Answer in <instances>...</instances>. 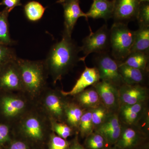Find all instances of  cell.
Returning <instances> with one entry per match:
<instances>
[{
  "label": "cell",
  "mask_w": 149,
  "mask_h": 149,
  "mask_svg": "<svg viewBox=\"0 0 149 149\" xmlns=\"http://www.w3.org/2000/svg\"><path fill=\"white\" fill-rule=\"evenodd\" d=\"M80 52V47L71 37L64 35L60 42L52 46L44 63L54 84L61 80L80 61L78 54Z\"/></svg>",
  "instance_id": "1"
},
{
  "label": "cell",
  "mask_w": 149,
  "mask_h": 149,
  "mask_svg": "<svg viewBox=\"0 0 149 149\" xmlns=\"http://www.w3.org/2000/svg\"><path fill=\"white\" fill-rule=\"evenodd\" d=\"M22 93L33 100L41 96L47 88L48 72L44 61H32L17 58Z\"/></svg>",
  "instance_id": "2"
},
{
  "label": "cell",
  "mask_w": 149,
  "mask_h": 149,
  "mask_svg": "<svg viewBox=\"0 0 149 149\" xmlns=\"http://www.w3.org/2000/svg\"><path fill=\"white\" fill-rule=\"evenodd\" d=\"M125 23L114 22L110 29L111 55L118 62L122 63L131 53L135 38V31Z\"/></svg>",
  "instance_id": "3"
},
{
  "label": "cell",
  "mask_w": 149,
  "mask_h": 149,
  "mask_svg": "<svg viewBox=\"0 0 149 149\" xmlns=\"http://www.w3.org/2000/svg\"><path fill=\"white\" fill-rule=\"evenodd\" d=\"M44 114L36 111H26L19 118V131L31 141L36 142L42 141L48 127H51L50 119L48 121L49 117Z\"/></svg>",
  "instance_id": "4"
},
{
  "label": "cell",
  "mask_w": 149,
  "mask_h": 149,
  "mask_svg": "<svg viewBox=\"0 0 149 149\" xmlns=\"http://www.w3.org/2000/svg\"><path fill=\"white\" fill-rule=\"evenodd\" d=\"M94 65L98 71L100 80L119 88L124 84L118 70L119 63L109 52L96 54Z\"/></svg>",
  "instance_id": "5"
},
{
  "label": "cell",
  "mask_w": 149,
  "mask_h": 149,
  "mask_svg": "<svg viewBox=\"0 0 149 149\" xmlns=\"http://www.w3.org/2000/svg\"><path fill=\"white\" fill-rule=\"evenodd\" d=\"M90 34L83 39V46L80 47L83 55L79 61L85 62L90 54H102L109 52L110 45V30L107 24H104L95 32L92 31L89 26Z\"/></svg>",
  "instance_id": "6"
},
{
  "label": "cell",
  "mask_w": 149,
  "mask_h": 149,
  "mask_svg": "<svg viewBox=\"0 0 149 149\" xmlns=\"http://www.w3.org/2000/svg\"><path fill=\"white\" fill-rule=\"evenodd\" d=\"M41 101L42 109L50 120L64 122L65 111L68 102L61 91L50 89L44 91Z\"/></svg>",
  "instance_id": "7"
},
{
  "label": "cell",
  "mask_w": 149,
  "mask_h": 149,
  "mask_svg": "<svg viewBox=\"0 0 149 149\" xmlns=\"http://www.w3.org/2000/svg\"><path fill=\"white\" fill-rule=\"evenodd\" d=\"M120 106L148 101L149 89L146 86L124 84L118 88Z\"/></svg>",
  "instance_id": "8"
},
{
  "label": "cell",
  "mask_w": 149,
  "mask_h": 149,
  "mask_svg": "<svg viewBox=\"0 0 149 149\" xmlns=\"http://www.w3.org/2000/svg\"><path fill=\"white\" fill-rule=\"evenodd\" d=\"M16 59L7 64L0 70V88L5 91L22 92L21 77Z\"/></svg>",
  "instance_id": "9"
},
{
  "label": "cell",
  "mask_w": 149,
  "mask_h": 149,
  "mask_svg": "<svg viewBox=\"0 0 149 149\" xmlns=\"http://www.w3.org/2000/svg\"><path fill=\"white\" fill-rule=\"evenodd\" d=\"M147 136L135 125L122 123L120 137L114 146L119 149H134L142 144Z\"/></svg>",
  "instance_id": "10"
},
{
  "label": "cell",
  "mask_w": 149,
  "mask_h": 149,
  "mask_svg": "<svg viewBox=\"0 0 149 149\" xmlns=\"http://www.w3.org/2000/svg\"><path fill=\"white\" fill-rule=\"evenodd\" d=\"M92 86L98 93L102 104L111 112H117L120 107L118 88L102 80Z\"/></svg>",
  "instance_id": "11"
},
{
  "label": "cell",
  "mask_w": 149,
  "mask_h": 149,
  "mask_svg": "<svg viewBox=\"0 0 149 149\" xmlns=\"http://www.w3.org/2000/svg\"><path fill=\"white\" fill-rule=\"evenodd\" d=\"M80 0H66L62 3L64 10V29L63 35L71 37L78 19L84 17L88 20L86 14L80 8Z\"/></svg>",
  "instance_id": "12"
},
{
  "label": "cell",
  "mask_w": 149,
  "mask_h": 149,
  "mask_svg": "<svg viewBox=\"0 0 149 149\" xmlns=\"http://www.w3.org/2000/svg\"><path fill=\"white\" fill-rule=\"evenodd\" d=\"M140 3L139 0H114L113 16L114 22L128 24L135 20Z\"/></svg>",
  "instance_id": "13"
},
{
  "label": "cell",
  "mask_w": 149,
  "mask_h": 149,
  "mask_svg": "<svg viewBox=\"0 0 149 149\" xmlns=\"http://www.w3.org/2000/svg\"><path fill=\"white\" fill-rule=\"evenodd\" d=\"M122 123L119 120L117 112H112L94 131L103 136L111 146L116 143L120 137Z\"/></svg>",
  "instance_id": "14"
},
{
  "label": "cell",
  "mask_w": 149,
  "mask_h": 149,
  "mask_svg": "<svg viewBox=\"0 0 149 149\" xmlns=\"http://www.w3.org/2000/svg\"><path fill=\"white\" fill-rule=\"evenodd\" d=\"M1 107L3 114L6 117L17 119L27 111V101L24 97L17 95H8L1 99Z\"/></svg>",
  "instance_id": "15"
},
{
  "label": "cell",
  "mask_w": 149,
  "mask_h": 149,
  "mask_svg": "<svg viewBox=\"0 0 149 149\" xmlns=\"http://www.w3.org/2000/svg\"><path fill=\"white\" fill-rule=\"evenodd\" d=\"M148 109V101L142 102L134 104L120 105L117 113L122 124L136 125Z\"/></svg>",
  "instance_id": "16"
},
{
  "label": "cell",
  "mask_w": 149,
  "mask_h": 149,
  "mask_svg": "<svg viewBox=\"0 0 149 149\" xmlns=\"http://www.w3.org/2000/svg\"><path fill=\"white\" fill-rule=\"evenodd\" d=\"M98 71L95 67L89 68L85 65V70L77 79L72 89L68 92L61 91L65 96H74L100 81Z\"/></svg>",
  "instance_id": "17"
},
{
  "label": "cell",
  "mask_w": 149,
  "mask_h": 149,
  "mask_svg": "<svg viewBox=\"0 0 149 149\" xmlns=\"http://www.w3.org/2000/svg\"><path fill=\"white\" fill-rule=\"evenodd\" d=\"M118 70L124 84L146 86L149 70L134 68L119 63Z\"/></svg>",
  "instance_id": "18"
},
{
  "label": "cell",
  "mask_w": 149,
  "mask_h": 149,
  "mask_svg": "<svg viewBox=\"0 0 149 149\" xmlns=\"http://www.w3.org/2000/svg\"><path fill=\"white\" fill-rule=\"evenodd\" d=\"M114 6V0H95L86 15L88 18L108 20L113 18Z\"/></svg>",
  "instance_id": "19"
},
{
  "label": "cell",
  "mask_w": 149,
  "mask_h": 149,
  "mask_svg": "<svg viewBox=\"0 0 149 149\" xmlns=\"http://www.w3.org/2000/svg\"><path fill=\"white\" fill-rule=\"evenodd\" d=\"M74 97V101L85 109L95 108L102 103L98 93L92 86Z\"/></svg>",
  "instance_id": "20"
},
{
  "label": "cell",
  "mask_w": 149,
  "mask_h": 149,
  "mask_svg": "<svg viewBox=\"0 0 149 149\" xmlns=\"http://www.w3.org/2000/svg\"><path fill=\"white\" fill-rule=\"evenodd\" d=\"M75 101H68L65 111L64 123L78 130L80 119L85 110Z\"/></svg>",
  "instance_id": "21"
},
{
  "label": "cell",
  "mask_w": 149,
  "mask_h": 149,
  "mask_svg": "<svg viewBox=\"0 0 149 149\" xmlns=\"http://www.w3.org/2000/svg\"><path fill=\"white\" fill-rule=\"evenodd\" d=\"M149 54V27H139L135 31V38L131 53Z\"/></svg>",
  "instance_id": "22"
},
{
  "label": "cell",
  "mask_w": 149,
  "mask_h": 149,
  "mask_svg": "<svg viewBox=\"0 0 149 149\" xmlns=\"http://www.w3.org/2000/svg\"><path fill=\"white\" fill-rule=\"evenodd\" d=\"M10 12L6 8L0 11V45L11 46L15 43L10 34L8 17Z\"/></svg>",
  "instance_id": "23"
},
{
  "label": "cell",
  "mask_w": 149,
  "mask_h": 149,
  "mask_svg": "<svg viewBox=\"0 0 149 149\" xmlns=\"http://www.w3.org/2000/svg\"><path fill=\"white\" fill-rule=\"evenodd\" d=\"M149 56L148 54L132 52L120 63L134 68L149 70Z\"/></svg>",
  "instance_id": "24"
},
{
  "label": "cell",
  "mask_w": 149,
  "mask_h": 149,
  "mask_svg": "<svg viewBox=\"0 0 149 149\" xmlns=\"http://www.w3.org/2000/svg\"><path fill=\"white\" fill-rule=\"evenodd\" d=\"M46 8L39 2L31 1L28 2L24 7V14L29 21L37 22L42 17Z\"/></svg>",
  "instance_id": "25"
},
{
  "label": "cell",
  "mask_w": 149,
  "mask_h": 149,
  "mask_svg": "<svg viewBox=\"0 0 149 149\" xmlns=\"http://www.w3.org/2000/svg\"><path fill=\"white\" fill-rule=\"evenodd\" d=\"M93 109H86L80 119L78 131L82 138H86L94 132L92 121V113Z\"/></svg>",
  "instance_id": "26"
},
{
  "label": "cell",
  "mask_w": 149,
  "mask_h": 149,
  "mask_svg": "<svg viewBox=\"0 0 149 149\" xmlns=\"http://www.w3.org/2000/svg\"><path fill=\"white\" fill-rule=\"evenodd\" d=\"M85 144L87 149H106L110 146L103 136L95 131L86 137Z\"/></svg>",
  "instance_id": "27"
},
{
  "label": "cell",
  "mask_w": 149,
  "mask_h": 149,
  "mask_svg": "<svg viewBox=\"0 0 149 149\" xmlns=\"http://www.w3.org/2000/svg\"><path fill=\"white\" fill-rule=\"evenodd\" d=\"M111 113L112 112L109 111L102 103L93 109L92 118L94 130L103 123Z\"/></svg>",
  "instance_id": "28"
},
{
  "label": "cell",
  "mask_w": 149,
  "mask_h": 149,
  "mask_svg": "<svg viewBox=\"0 0 149 149\" xmlns=\"http://www.w3.org/2000/svg\"><path fill=\"white\" fill-rule=\"evenodd\" d=\"M50 120L51 129L57 135L66 140L73 134L74 130L64 122Z\"/></svg>",
  "instance_id": "29"
},
{
  "label": "cell",
  "mask_w": 149,
  "mask_h": 149,
  "mask_svg": "<svg viewBox=\"0 0 149 149\" xmlns=\"http://www.w3.org/2000/svg\"><path fill=\"white\" fill-rule=\"evenodd\" d=\"M17 58L15 50L10 46L0 45V70Z\"/></svg>",
  "instance_id": "30"
},
{
  "label": "cell",
  "mask_w": 149,
  "mask_h": 149,
  "mask_svg": "<svg viewBox=\"0 0 149 149\" xmlns=\"http://www.w3.org/2000/svg\"><path fill=\"white\" fill-rule=\"evenodd\" d=\"M136 19L139 27H149V2L140 3Z\"/></svg>",
  "instance_id": "31"
},
{
  "label": "cell",
  "mask_w": 149,
  "mask_h": 149,
  "mask_svg": "<svg viewBox=\"0 0 149 149\" xmlns=\"http://www.w3.org/2000/svg\"><path fill=\"white\" fill-rule=\"evenodd\" d=\"M70 143L66 140L57 135L54 132L50 135L48 144L49 149H67Z\"/></svg>",
  "instance_id": "32"
},
{
  "label": "cell",
  "mask_w": 149,
  "mask_h": 149,
  "mask_svg": "<svg viewBox=\"0 0 149 149\" xmlns=\"http://www.w3.org/2000/svg\"><path fill=\"white\" fill-rule=\"evenodd\" d=\"M21 0H2L0 2V6H5V8L11 11L16 7L22 6Z\"/></svg>",
  "instance_id": "33"
},
{
  "label": "cell",
  "mask_w": 149,
  "mask_h": 149,
  "mask_svg": "<svg viewBox=\"0 0 149 149\" xmlns=\"http://www.w3.org/2000/svg\"><path fill=\"white\" fill-rule=\"evenodd\" d=\"M9 139V128L8 125L0 124V143L6 142Z\"/></svg>",
  "instance_id": "34"
},
{
  "label": "cell",
  "mask_w": 149,
  "mask_h": 149,
  "mask_svg": "<svg viewBox=\"0 0 149 149\" xmlns=\"http://www.w3.org/2000/svg\"><path fill=\"white\" fill-rule=\"evenodd\" d=\"M8 149H29L26 143L21 141H15L10 146Z\"/></svg>",
  "instance_id": "35"
},
{
  "label": "cell",
  "mask_w": 149,
  "mask_h": 149,
  "mask_svg": "<svg viewBox=\"0 0 149 149\" xmlns=\"http://www.w3.org/2000/svg\"><path fill=\"white\" fill-rule=\"evenodd\" d=\"M67 149H86L78 142L77 139H74V141L70 143L69 147Z\"/></svg>",
  "instance_id": "36"
},
{
  "label": "cell",
  "mask_w": 149,
  "mask_h": 149,
  "mask_svg": "<svg viewBox=\"0 0 149 149\" xmlns=\"http://www.w3.org/2000/svg\"><path fill=\"white\" fill-rule=\"evenodd\" d=\"M66 0H58L56 2L57 3H58L61 4L63 3V2H64Z\"/></svg>",
  "instance_id": "37"
},
{
  "label": "cell",
  "mask_w": 149,
  "mask_h": 149,
  "mask_svg": "<svg viewBox=\"0 0 149 149\" xmlns=\"http://www.w3.org/2000/svg\"><path fill=\"white\" fill-rule=\"evenodd\" d=\"M140 3L143 2H149V0H139Z\"/></svg>",
  "instance_id": "38"
},
{
  "label": "cell",
  "mask_w": 149,
  "mask_h": 149,
  "mask_svg": "<svg viewBox=\"0 0 149 149\" xmlns=\"http://www.w3.org/2000/svg\"><path fill=\"white\" fill-rule=\"evenodd\" d=\"M106 149H118V148H117V147H116V146H114V147H109L108 148H107Z\"/></svg>",
  "instance_id": "39"
},
{
  "label": "cell",
  "mask_w": 149,
  "mask_h": 149,
  "mask_svg": "<svg viewBox=\"0 0 149 149\" xmlns=\"http://www.w3.org/2000/svg\"><path fill=\"white\" fill-rule=\"evenodd\" d=\"M93 1H95V0H93Z\"/></svg>",
  "instance_id": "40"
}]
</instances>
